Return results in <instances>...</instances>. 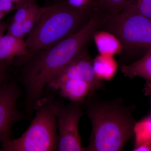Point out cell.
Masks as SVG:
<instances>
[{"label":"cell","instance_id":"1","mask_svg":"<svg viewBox=\"0 0 151 151\" xmlns=\"http://www.w3.org/2000/svg\"><path fill=\"white\" fill-rule=\"evenodd\" d=\"M102 22L98 16L89 19L81 29L51 47L14 60L18 81L23 88L24 108L31 115L52 77L78 55Z\"/></svg>","mask_w":151,"mask_h":151},{"label":"cell","instance_id":"2","mask_svg":"<svg viewBox=\"0 0 151 151\" xmlns=\"http://www.w3.org/2000/svg\"><path fill=\"white\" fill-rule=\"evenodd\" d=\"M92 95L83 103L92 125L86 151L122 150L134 136L133 109L121 100L104 101L94 99Z\"/></svg>","mask_w":151,"mask_h":151},{"label":"cell","instance_id":"3","mask_svg":"<svg viewBox=\"0 0 151 151\" xmlns=\"http://www.w3.org/2000/svg\"><path fill=\"white\" fill-rule=\"evenodd\" d=\"M90 10L74 8L66 2L44 7L40 18L25 40L29 53L54 45L86 24Z\"/></svg>","mask_w":151,"mask_h":151},{"label":"cell","instance_id":"4","mask_svg":"<svg viewBox=\"0 0 151 151\" xmlns=\"http://www.w3.org/2000/svg\"><path fill=\"white\" fill-rule=\"evenodd\" d=\"M30 125L19 137L2 144L5 151L58 150V134L56 116L46 96L39 101Z\"/></svg>","mask_w":151,"mask_h":151},{"label":"cell","instance_id":"5","mask_svg":"<svg viewBox=\"0 0 151 151\" xmlns=\"http://www.w3.org/2000/svg\"><path fill=\"white\" fill-rule=\"evenodd\" d=\"M108 27L117 37L124 47L151 48V19L133 9L124 7L122 12L110 17Z\"/></svg>","mask_w":151,"mask_h":151},{"label":"cell","instance_id":"6","mask_svg":"<svg viewBox=\"0 0 151 151\" xmlns=\"http://www.w3.org/2000/svg\"><path fill=\"white\" fill-rule=\"evenodd\" d=\"M56 116L58 129V147L59 151H86L81 144L78 132V124L83 116L81 104L71 102L61 103L51 95L46 96Z\"/></svg>","mask_w":151,"mask_h":151},{"label":"cell","instance_id":"7","mask_svg":"<svg viewBox=\"0 0 151 151\" xmlns=\"http://www.w3.org/2000/svg\"><path fill=\"white\" fill-rule=\"evenodd\" d=\"M22 91L17 82L9 80L0 85V142L11 139L14 124L25 118L17 107Z\"/></svg>","mask_w":151,"mask_h":151},{"label":"cell","instance_id":"8","mask_svg":"<svg viewBox=\"0 0 151 151\" xmlns=\"http://www.w3.org/2000/svg\"><path fill=\"white\" fill-rule=\"evenodd\" d=\"M70 79L87 81L92 84L95 91L104 88L102 81L94 74L92 59L84 49L71 62L52 77L47 87L57 91L60 85Z\"/></svg>","mask_w":151,"mask_h":151},{"label":"cell","instance_id":"9","mask_svg":"<svg viewBox=\"0 0 151 151\" xmlns=\"http://www.w3.org/2000/svg\"><path fill=\"white\" fill-rule=\"evenodd\" d=\"M58 91L61 97L72 103L83 104L88 96L92 95L95 90L87 81L79 79H70L59 86Z\"/></svg>","mask_w":151,"mask_h":151},{"label":"cell","instance_id":"10","mask_svg":"<svg viewBox=\"0 0 151 151\" xmlns=\"http://www.w3.org/2000/svg\"><path fill=\"white\" fill-rule=\"evenodd\" d=\"M29 54L24 39L7 34L0 37V63L27 56Z\"/></svg>","mask_w":151,"mask_h":151},{"label":"cell","instance_id":"11","mask_svg":"<svg viewBox=\"0 0 151 151\" xmlns=\"http://www.w3.org/2000/svg\"><path fill=\"white\" fill-rule=\"evenodd\" d=\"M94 42L100 54L114 56L121 53L124 46L122 42L113 33L96 31L93 34Z\"/></svg>","mask_w":151,"mask_h":151},{"label":"cell","instance_id":"12","mask_svg":"<svg viewBox=\"0 0 151 151\" xmlns=\"http://www.w3.org/2000/svg\"><path fill=\"white\" fill-rule=\"evenodd\" d=\"M124 75L131 78L142 77L151 85V48L147 50L143 56L137 61L121 67Z\"/></svg>","mask_w":151,"mask_h":151},{"label":"cell","instance_id":"13","mask_svg":"<svg viewBox=\"0 0 151 151\" xmlns=\"http://www.w3.org/2000/svg\"><path fill=\"white\" fill-rule=\"evenodd\" d=\"M118 63L113 56L100 54L92 62L94 74L100 81H110L114 77Z\"/></svg>","mask_w":151,"mask_h":151},{"label":"cell","instance_id":"14","mask_svg":"<svg viewBox=\"0 0 151 151\" xmlns=\"http://www.w3.org/2000/svg\"><path fill=\"white\" fill-rule=\"evenodd\" d=\"M134 136L135 137L134 147L151 144V113L139 122H135Z\"/></svg>","mask_w":151,"mask_h":151},{"label":"cell","instance_id":"15","mask_svg":"<svg viewBox=\"0 0 151 151\" xmlns=\"http://www.w3.org/2000/svg\"><path fill=\"white\" fill-rule=\"evenodd\" d=\"M43 9L44 7L38 5L36 2L31 3L26 17L22 23L23 29L26 35L35 26Z\"/></svg>","mask_w":151,"mask_h":151},{"label":"cell","instance_id":"16","mask_svg":"<svg viewBox=\"0 0 151 151\" xmlns=\"http://www.w3.org/2000/svg\"><path fill=\"white\" fill-rule=\"evenodd\" d=\"M124 7L133 9L151 19V0H128Z\"/></svg>","mask_w":151,"mask_h":151},{"label":"cell","instance_id":"17","mask_svg":"<svg viewBox=\"0 0 151 151\" xmlns=\"http://www.w3.org/2000/svg\"><path fill=\"white\" fill-rule=\"evenodd\" d=\"M100 5L107 9L110 17L120 13L123 9L128 0H98Z\"/></svg>","mask_w":151,"mask_h":151},{"label":"cell","instance_id":"18","mask_svg":"<svg viewBox=\"0 0 151 151\" xmlns=\"http://www.w3.org/2000/svg\"><path fill=\"white\" fill-rule=\"evenodd\" d=\"M7 34L18 38L24 39L25 37L22 23L12 20L8 27Z\"/></svg>","mask_w":151,"mask_h":151},{"label":"cell","instance_id":"19","mask_svg":"<svg viewBox=\"0 0 151 151\" xmlns=\"http://www.w3.org/2000/svg\"><path fill=\"white\" fill-rule=\"evenodd\" d=\"M31 3H26L19 6L16 9V12L14 15L12 20L22 23L26 17L29 9L30 4Z\"/></svg>","mask_w":151,"mask_h":151},{"label":"cell","instance_id":"20","mask_svg":"<svg viewBox=\"0 0 151 151\" xmlns=\"http://www.w3.org/2000/svg\"><path fill=\"white\" fill-rule=\"evenodd\" d=\"M14 60H6L0 63V85L9 80L8 70L13 64Z\"/></svg>","mask_w":151,"mask_h":151},{"label":"cell","instance_id":"21","mask_svg":"<svg viewBox=\"0 0 151 151\" xmlns=\"http://www.w3.org/2000/svg\"><path fill=\"white\" fill-rule=\"evenodd\" d=\"M93 0H68L67 2L74 8L83 10H90Z\"/></svg>","mask_w":151,"mask_h":151},{"label":"cell","instance_id":"22","mask_svg":"<svg viewBox=\"0 0 151 151\" xmlns=\"http://www.w3.org/2000/svg\"><path fill=\"white\" fill-rule=\"evenodd\" d=\"M17 9L15 5L12 3H4L0 4V13L9 14L12 11Z\"/></svg>","mask_w":151,"mask_h":151},{"label":"cell","instance_id":"23","mask_svg":"<svg viewBox=\"0 0 151 151\" xmlns=\"http://www.w3.org/2000/svg\"><path fill=\"white\" fill-rule=\"evenodd\" d=\"M37 0H0V4L4 3H12L15 5L17 9L19 6L26 3L36 2Z\"/></svg>","mask_w":151,"mask_h":151},{"label":"cell","instance_id":"24","mask_svg":"<svg viewBox=\"0 0 151 151\" xmlns=\"http://www.w3.org/2000/svg\"><path fill=\"white\" fill-rule=\"evenodd\" d=\"M133 150L134 151H151V144H145V145L134 147Z\"/></svg>","mask_w":151,"mask_h":151},{"label":"cell","instance_id":"25","mask_svg":"<svg viewBox=\"0 0 151 151\" xmlns=\"http://www.w3.org/2000/svg\"><path fill=\"white\" fill-rule=\"evenodd\" d=\"M9 21H0V37L4 35L8 27Z\"/></svg>","mask_w":151,"mask_h":151},{"label":"cell","instance_id":"26","mask_svg":"<svg viewBox=\"0 0 151 151\" xmlns=\"http://www.w3.org/2000/svg\"><path fill=\"white\" fill-rule=\"evenodd\" d=\"M7 14L4 13H0V21H1V19L4 17Z\"/></svg>","mask_w":151,"mask_h":151}]
</instances>
